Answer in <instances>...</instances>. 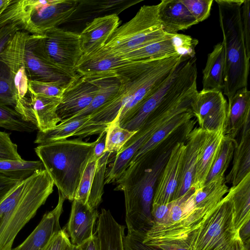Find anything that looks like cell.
<instances>
[{"instance_id":"obj_9","label":"cell","mask_w":250,"mask_h":250,"mask_svg":"<svg viewBox=\"0 0 250 250\" xmlns=\"http://www.w3.org/2000/svg\"><path fill=\"white\" fill-rule=\"evenodd\" d=\"M44 35L29 34L25 46L26 73L28 80L57 83L66 87L78 75L70 74L53 63L43 46Z\"/></svg>"},{"instance_id":"obj_24","label":"cell","mask_w":250,"mask_h":250,"mask_svg":"<svg viewBox=\"0 0 250 250\" xmlns=\"http://www.w3.org/2000/svg\"><path fill=\"white\" fill-rule=\"evenodd\" d=\"M250 120V91L247 87L238 90L228 102L225 136L235 138Z\"/></svg>"},{"instance_id":"obj_8","label":"cell","mask_w":250,"mask_h":250,"mask_svg":"<svg viewBox=\"0 0 250 250\" xmlns=\"http://www.w3.org/2000/svg\"><path fill=\"white\" fill-rule=\"evenodd\" d=\"M77 3L78 0H21V30L43 35L46 30L66 23Z\"/></svg>"},{"instance_id":"obj_47","label":"cell","mask_w":250,"mask_h":250,"mask_svg":"<svg viewBox=\"0 0 250 250\" xmlns=\"http://www.w3.org/2000/svg\"><path fill=\"white\" fill-rule=\"evenodd\" d=\"M21 30L16 23H9L0 26V54L16 33Z\"/></svg>"},{"instance_id":"obj_23","label":"cell","mask_w":250,"mask_h":250,"mask_svg":"<svg viewBox=\"0 0 250 250\" xmlns=\"http://www.w3.org/2000/svg\"><path fill=\"white\" fill-rule=\"evenodd\" d=\"M141 0H78L76 9L67 21L79 22L109 15H117Z\"/></svg>"},{"instance_id":"obj_48","label":"cell","mask_w":250,"mask_h":250,"mask_svg":"<svg viewBox=\"0 0 250 250\" xmlns=\"http://www.w3.org/2000/svg\"><path fill=\"white\" fill-rule=\"evenodd\" d=\"M21 181L0 173V203Z\"/></svg>"},{"instance_id":"obj_53","label":"cell","mask_w":250,"mask_h":250,"mask_svg":"<svg viewBox=\"0 0 250 250\" xmlns=\"http://www.w3.org/2000/svg\"><path fill=\"white\" fill-rule=\"evenodd\" d=\"M7 5H8V4H7ZM7 5H6L4 7H3L2 9H0V13H1V12L4 10V9L5 8V7Z\"/></svg>"},{"instance_id":"obj_22","label":"cell","mask_w":250,"mask_h":250,"mask_svg":"<svg viewBox=\"0 0 250 250\" xmlns=\"http://www.w3.org/2000/svg\"><path fill=\"white\" fill-rule=\"evenodd\" d=\"M205 133V130L200 127H196L190 132L186 138L181 175L174 200L184 196L191 189L198 155Z\"/></svg>"},{"instance_id":"obj_36","label":"cell","mask_w":250,"mask_h":250,"mask_svg":"<svg viewBox=\"0 0 250 250\" xmlns=\"http://www.w3.org/2000/svg\"><path fill=\"white\" fill-rule=\"evenodd\" d=\"M237 142L225 136L218 155L207 177L205 183L225 176V173L232 159Z\"/></svg>"},{"instance_id":"obj_35","label":"cell","mask_w":250,"mask_h":250,"mask_svg":"<svg viewBox=\"0 0 250 250\" xmlns=\"http://www.w3.org/2000/svg\"><path fill=\"white\" fill-rule=\"evenodd\" d=\"M111 154L105 151L97 161L88 200V205L92 209H97L102 202L107 165Z\"/></svg>"},{"instance_id":"obj_11","label":"cell","mask_w":250,"mask_h":250,"mask_svg":"<svg viewBox=\"0 0 250 250\" xmlns=\"http://www.w3.org/2000/svg\"><path fill=\"white\" fill-rule=\"evenodd\" d=\"M61 98L34 94L28 90L26 95L17 100L14 109L39 131L44 132L55 127L61 120L57 112Z\"/></svg>"},{"instance_id":"obj_2","label":"cell","mask_w":250,"mask_h":250,"mask_svg":"<svg viewBox=\"0 0 250 250\" xmlns=\"http://www.w3.org/2000/svg\"><path fill=\"white\" fill-rule=\"evenodd\" d=\"M155 242L159 250H248L235 227L231 200L225 196L213 208L192 209L163 223Z\"/></svg>"},{"instance_id":"obj_12","label":"cell","mask_w":250,"mask_h":250,"mask_svg":"<svg viewBox=\"0 0 250 250\" xmlns=\"http://www.w3.org/2000/svg\"><path fill=\"white\" fill-rule=\"evenodd\" d=\"M101 78L78 75L65 88L57 110L61 122L77 115L90 104L98 90Z\"/></svg>"},{"instance_id":"obj_45","label":"cell","mask_w":250,"mask_h":250,"mask_svg":"<svg viewBox=\"0 0 250 250\" xmlns=\"http://www.w3.org/2000/svg\"><path fill=\"white\" fill-rule=\"evenodd\" d=\"M240 22L248 56L250 57V0H244L240 7Z\"/></svg>"},{"instance_id":"obj_6","label":"cell","mask_w":250,"mask_h":250,"mask_svg":"<svg viewBox=\"0 0 250 250\" xmlns=\"http://www.w3.org/2000/svg\"><path fill=\"white\" fill-rule=\"evenodd\" d=\"M243 0H215L225 51L223 93L228 100L248 85L250 57L247 53L240 22Z\"/></svg>"},{"instance_id":"obj_43","label":"cell","mask_w":250,"mask_h":250,"mask_svg":"<svg viewBox=\"0 0 250 250\" xmlns=\"http://www.w3.org/2000/svg\"><path fill=\"white\" fill-rule=\"evenodd\" d=\"M171 38L178 54L189 58L195 57V49L198 43L197 39L179 33L172 34Z\"/></svg>"},{"instance_id":"obj_49","label":"cell","mask_w":250,"mask_h":250,"mask_svg":"<svg viewBox=\"0 0 250 250\" xmlns=\"http://www.w3.org/2000/svg\"><path fill=\"white\" fill-rule=\"evenodd\" d=\"M106 142V130L99 134V137L95 141V146L92 156L98 160L104 153Z\"/></svg>"},{"instance_id":"obj_39","label":"cell","mask_w":250,"mask_h":250,"mask_svg":"<svg viewBox=\"0 0 250 250\" xmlns=\"http://www.w3.org/2000/svg\"><path fill=\"white\" fill-rule=\"evenodd\" d=\"M16 104L13 80L6 65L0 61V104L13 106Z\"/></svg>"},{"instance_id":"obj_16","label":"cell","mask_w":250,"mask_h":250,"mask_svg":"<svg viewBox=\"0 0 250 250\" xmlns=\"http://www.w3.org/2000/svg\"><path fill=\"white\" fill-rule=\"evenodd\" d=\"M129 62L103 47L83 55L77 65L76 72L79 75L93 78L115 76L117 71Z\"/></svg>"},{"instance_id":"obj_14","label":"cell","mask_w":250,"mask_h":250,"mask_svg":"<svg viewBox=\"0 0 250 250\" xmlns=\"http://www.w3.org/2000/svg\"><path fill=\"white\" fill-rule=\"evenodd\" d=\"M185 148L184 141L177 142L172 147L158 178L152 206L167 204L174 200L180 180Z\"/></svg>"},{"instance_id":"obj_29","label":"cell","mask_w":250,"mask_h":250,"mask_svg":"<svg viewBox=\"0 0 250 250\" xmlns=\"http://www.w3.org/2000/svg\"><path fill=\"white\" fill-rule=\"evenodd\" d=\"M192 111L180 113L162 125L135 153L129 163H134L144 156L154 153L158 146L170 135L193 117Z\"/></svg>"},{"instance_id":"obj_13","label":"cell","mask_w":250,"mask_h":250,"mask_svg":"<svg viewBox=\"0 0 250 250\" xmlns=\"http://www.w3.org/2000/svg\"><path fill=\"white\" fill-rule=\"evenodd\" d=\"M228 102L223 92L217 90L198 91L192 106L193 116L199 127L208 131L225 126ZM226 129V128H225Z\"/></svg>"},{"instance_id":"obj_30","label":"cell","mask_w":250,"mask_h":250,"mask_svg":"<svg viewBox=\"0 0 250 250\" xmlns=\"http://www.w3.org/2000/svg\"><path fill=\"white\" fill-rule=\"evenodd\" d=\"M235 211V227L239 231L250 222V173L229 189Z\"/></svg>"},{"instance_id":"obj_32","label":"cell","mask_w":250,"mask_h":250,"mask_svg":"<svg viewBox=\"0 0 250 250\" xmlns=\"http://www.w3.org/2000/svg\"><path fill=\"white\" fill-rule=\"evenodd\" d=\"M168 38L151 43L126 52L121 56L129 61H136L162 57L177 53L172 40Z\"/></svg>"},{"instance_id":"obj_7","label":"cell","mask_w":250,"mask_h":250,"mask_svg":"<svg viewBox=\"0 0 250 250\" xmlns=\"http://www.w3.org/2000/svg\"><path fill=\"white\" fill-rule=\"evenodd\" d=\"M171 35L165 32L159 22L158 4L145 5L130 20L118 27L104 47L121 55Z\"/></svg>"},{"instance_id":"obj_44","label":"cell","mask_w":250,"mask_h":250,"mask_svg":"<svg viewBox=\"0 0 250 250\" xmlns=\"http://www.w3.org/2000/svg\"><path fill=\"white\" fill-rule=\"evenodd\" d=\"M21 160L17 151V146L11 140L9 133L0 131V160Z\"/></svg>"},{"instance_id":"obj_19","label":"cell","mask_w":250,"mask_h":250,"mask_svg":"<svg viewBox=\"0 0 250 250\" xmlns=\"http://www.w3.org/2000/svg\"><path fill=\"white\" fill-rule=\"evenodd\" d=\"M58 192L59 199L56 207L44 214L39 224L25 240L11 250H40L54 234L62 229L59 220L66 199L60 191Z\"/></svg>"},{"instance_id":"obj_21","label":"cell","mask_w":250,"mask_h":250,"mask_svg":"<svg viewBox=\"0 0 250 250\" xmlns=\"http://www.w3.org/2000/svg\"><path fill=\"white\" fill-rule=\"evenodd\" d=\"M158 19L163 31L178 33L198 23L181 0H162L158 4Z\"/></svg>"},{"instance_id":"obj_17","label":"cell","mask_w":250,"mask_h":250,"mask_svg":"<svg viewBox=\"0 0 250 250\" xmlns=\"http://www.w3.org/2000/svg\"><path fill=\"white\" fill-rule=\"evenodd\" d=\"M99 214L97 209L91 208L88 204L75 199L72 201L65 230L72 245L79 247L93 236V228Z\"/></svg>"},{"instance_id":"obj_27","label":"cell","mask_w":250,"mask_h":250,"mask_svg":"<svg viewBox=\"0 0 250 250\" xmlns=\"http://www.w3.org/2000/svg\"><path fill=\"white\" fill-rule=\"evenodd\" d=\"M232 159V167L225 181L234 186L250 173V120L242 128L241 138L235 146Z\"/></svg>"},{"instance_id":"obj_26","label":"cell","mask_w":250,"mask_h":250,"mask_svg":"<svg viewBox=\"0 0 250 250\" xmlns=\"http://www.w3.org/2000/svg\"><path fill=\"white\" fill-rule=\"evenodd\" d=\"M98 219L96 233L100 250H124L125 226L119 224L105 208H102Z\"/></svg>"},{"instance_id":"obj_3","label":"cell","mask_w":250,"mask_h":250,"mask_svg":"<svg viewBox=\"0 0 250 250\" xmlns=\"http://www.w3.org/2000/svg\"><path fill=\"white\" fill-rule=\"evenodd\" d=\"M174 145L154 159L147 155L129 163L115 181L114 190L123 191L125 195L128 232L146 233L152 227L151 207L156 183Z\"/></svg>"},{"instance_id":"obj_31","label":"cell","mask_w":250,"mask_h":250,"mask_svg":"<svg viewBox=\"0 0 250 250\" xmlns=\"http://www.w3.org/2000/svg\"><path fill=\"white\" fill-rule=\"evenodd\" d=\"M89 118V115L67 119L51 129L44 132L38 131L34 143L39 145H43L66 140L74 136Z\"/></svg>"},{"instance_id":"obj_15","label":"cell","mask_w":250,"mask_h":250,"mask_svg":"<svg viewBox=\"0 0 250 250\" xmlns=\"http://www.w3.org/2000/svg\"><path fill=\"white\" fill-rule=\"evenodd\" d=\"M29 33L17 31L0 54V61L8 67L12 76L16 101L28 92V81L25 62V46Z\"/></svg>"},{"instance_id":"obj_46","label":"cell","mask_w":250,"mask_h":250,"mask_svg":"<svg viewBox=\"0 0 250 250\" xmlns=\"http://www.w3.org/2000/svg\"><path fill=\"white\" fill-rule=\"evenodd\" d=\"M71 243L66 232L64 229L56 233L48 243L40 250H64Z\"/></svg>"},{"instance_id":"obj_20","label":"cell","mask_w":250,"mask_h":250,"mask_svg":"<svg viewBox=\"0 0 250 250\" xmlns=\"http://www.w3.org/2000/svg\"><path fill=\"white\" fill-rule=\"evenodd\" d=\"M225 136V126L215 131L205 130L202 145L198 155L194 180L191 189L203 187L220 150Z\"/></svg>"},{"instance_id":"obj_1","label":"cell","mask_w":250,"mask_h":250,"mask_svg":"<svg viewBox=\"0 0 250 250\" xmlns=\"http://www.w3.org/2000/svg\"><path fill=\"white\" fill-rule=\"evenodd\" d=\"M188 58L177 53L157 58L129 61L116 73L120 83L117 94L89 115V119L82 127L83 132L86 136L100 134L113 121L121 125Z\"/></svg>"},{"instance_id":"obj_52","label":"cell","mask_w":250,"mask_h":250,"mask_svg":"<svg viewBox=\"0 0 250 250\" xmlns=\"http://www.w3.org/2000/svg\"><path fill=\"white\" fill-rule=\"evenodd\" d=\"M64 250H78V248L77 247H76L72 245L71 243H70L66 247Z\"/></svg>"},{"instance_id":"obj_40","label":"cell","mask_w":250,"mask_h":250,"mask_svg":"<svg viewBox=\"0 0 250 250\" xmlns=\"http://www.w3.org/2000/svg\"><path fill=\"white\" fill-rule=\"evenodd\" d=\"M97 161L92 156L83 174L75 193L74 199L80 201L84 204H88V197Z\"/></svg>"},{"instance_id":"obj_42","label":"cell","mask_w":250,"mask_h":250,"mask_svg":"<svg viewBox=\"0 0 250 250\" xmlns=\"http://www.w3.org/2000/svg\"><path fill=\"white\" fill-rule=\"evenodd\" d=\"M198 23L209 16L213 0H181Z\"/></svg>"},{"instance_id":"obj_10","label":"cell","mask_w":250,"mask_h":250,"mask_svg":"<svg viewBox=\"0 0 250 250\" xmlns=\"http://www.w3.org/2000/svg\"><path fill=\"white\" fill-rule=\"evenodd\" d=\"M43 35L44 49L51 61L64 71L77 75L76 67L83 55L80 34L54 27Z\"/></svg>"},{"instance_id":"obj_4","label":"cell","mask_w":250,"mask_h":250,"mask_svg":"<svg viewBox=\"0 0 250 250\" xmlns=\"http://www.w3.org/2000/svg\"><path fill=\"white\" fill-rule=\"evenodd\" d=\"M45 170L22 180L0 203V250H11L16 237L53 191Z\"/></svg>"},{"instance_id":"obj_34","label":"cell","mask_w":250,"mask_h":250,"mask_svg":"<svg viewBox=\"0 0 250 250\" xmlns=\"http://www.w3.org/2000/svg\"><path fill=\"white\" fill-rule=\"evenodd\" d=\"M45 169L40 161L0 160V173L6 176L23 180L38 170Z\"/></svg>"},{"instance_id":"obj_28","label":"cell","mask_w":250,"mask_h":250,"mask_svg":"<svg viewBox=\"0 0 250 250\" xmlns=\"http://www.w3.org/2000/svg\"><path fill=\"white\" fill-rule=\"evenodd\" d=\"M225 51L223 42L215 45L208 55L207 61L203 70V91H223Z\"/></svg>"},{"instance_id":"obj_18","label":"cell","mask_w":250,"mask_h":250,"mask_svg":"<svg viewBox=\"0 0 250 250\" xmlns=\"http://www.w3.org/2000/svg\"><path fill=\"white\" fill-rule=\"evenodd\" d=\"M119 23V18L115 14L98 17L87 23L79 34L83 55L103 48Z\"/></svg>"},{"instance_id":"obj_25","label":"cell","mask_w":250,"mask_h":250,"mask_svg":"<svg viewBox=\"0 0 250 250\" xmlns=\"http://www.w3.org/2000/svg\"><path fill=\"white\" fill-rule=\"evenodd\" d=\"M181 64L167 80L143 102L135 114L121 125V127L130 131H138L142 127L147 118L173 88Z\"/></svg>"},{"instance_id":"obj_41","label":"cell","mask_w":250,"mask_h":250,"mask_svg":"<svg viewBox=\"0 0 250 250\" xmlns=\"http://www.w3.org/2000/svg\"><path fill=\"white\" fill-rule=\"evenodd\" d=\"M65 88L57 83L28 81V90L41 96L61 98Z\"/></svg>"},{"instance_id":"obj_5","label":"cell","mask_w":250,"mask_h":250,"mask_svg":"<svg viewBox=\"0 0 250 250\" xmlns=\"http://www.w3.org/2000/svg\"><path fill=\"white\" fill-rule=\"evenodd\" d=\"M95 144L79 138L40 145L35 148L54 185L70 201L74 199Z\"/></svg>"},{"instance_id":"obj_50","label":"cell","mask_w":250,"mask_h":250,"mask_svg":"<svg viewBox=\"0 0 250 250\" xmlns=\"http://www.w3.org/2000/svg\"><path fill=\"white\" fill-rule=\"evenodd\" d=\"M77 247L78 250H100L99 239L96 233L89 239Z\"/></svg>"},{"instance_id":"obj_33","label":"cell","mask_w":250,"mask_h":250,"mask_svg":"<svg viewBox=\"0 0 250 250\" xmlns=\"http://www.w3.org/2000/svg\"><path fill=\"white\" fill-rule=\"evenodd\" d=\"M120 85L116 75L101 78L98 90L90 104L83 110L70 118L89 116L95 113L116 95Z\"/></svg>"},{"instance_id":"obj_38","label":"cell","mask_w":250,"mask_h":250,"mask_svg":"<svg viewBox=\"0 0 250 250\" xmlns=\"http://www.w3.org/2000/svg\"><path fill=\"white\" fill-rule=\"evenodd\" d=\"M0 127L14 131L27 132L38 129L34 125L24 121L14 109L0 104Z\"/></svg>"},{"instance_id":"obj_51","label":"cell","mask_w":250,"mask_h":250,"mask_svg":"<svg viewBox=\"0 0 250 250\" xmlns=\"http://www.w3.org/2000/svg\"><path fill=\"white\" fill-rule=\"evenodd\" d=\"M10 1V0H0V10L7 5Z\"/></svg>"},{"instance_id":"obj_37","label":"cell","mask_w":250,"mask_h":250,"mask_svg":"<svg viewBox=\"0 0 250 250\" xmlns=\"http://www.w3.org/2000/svg\"><path fill=\"white\" fill-rule=\"evenodd\" d=\"M137 132L124 128L119 123L113 121L106 130L105 151L117 153Z\"/></svg>"},{"instance_id":"obj_54","label":"cell","mask_w":250,"mask_h":250,"mask_svg":"<svg viewBox=\"0 0 250 250\" xmlns=\"http://www.w3.org/2000/svg\"></svg>"}]
</instances>
